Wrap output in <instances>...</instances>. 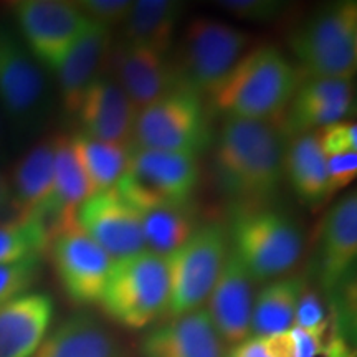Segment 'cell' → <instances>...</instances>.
Instances as JSON below:
<instances>
[{"mask_svg":"<svg viewBox=\"0 0 357 357\" xmlns=\"http://www.w3.org/2000/svg\"><path fill=\"white\" fill-rule=\"evenodd\" d=\"M288 141L278 123L223 119L212 142L220 190L240 207L270 202L284 182Z\"/></svg>","mask_w":357,"mask_h":357,"instance_id":"obj_1","label":"cell"},{"mask_svg":"<svg viewBox=\"0 0 357 357\" xmlns=\"http://www.w3.org/2000/svg\"><path fill=\"white\" fill-rule=\"evenodd\" d=\"M301 79L300 70L278 47L258 45L208 98V109L223 119L278 123Z\"/></svg>","mask_w":357,"mask_h":357,"instance_id":"obj_2","label":"cell"},{"mask_svg":"<svg viewBox=\"0 0 357 357\" xmlns=\"http://www.w3.org/2000/svg\"><path fill=\"white\" fill-rule=\"evenodd\" d=\"M288 50L305 78L354 77L357 68V3L333 2L289 30Z\"/></svg>","mask_w":357,"mask_h":357,"instance_id":"obj_3","label":"cell"},{"mask_svg":"<svg viewBox=\"0 0 357 357\" xmlns=\"http://www.w3.org/2000/svg\"><path fill=\"white\" fill-rule=\"evenodd\" d=\"M253 42L248 32L227 22L205 17L189 22L171 52L178 88L208 101Z\"/></svg>","mask_w":357,"mask_h":357,"instance_id":"obj_4","label":"cell"},{"mask_svg":"<svg viewBox=\"0 0 357 357\" xmlns=\"http://www.w3.org/2000/svg\"><path fill=\"white\" fill-rule=\"evenodd\" d=\"M230 248L255 283L287 276L303 255L305 240L298 223L266 205L240 207L231 220Z\"/></svg>","mask_w":357,"mask_h":357,"instance_id":"obj_5","label":"cell"},{"mask_svg":"<svg viewBox=\"0 0 357 357\" xmlns=\"http://www.w3.org/2000/svg\"><path fill=\"white\" fill-rule=\"evenodd\" d=\"M100 305L111 321L134 331L162 319L169 305L164 258L142 250L114 260Z\"/></svg>","mask_w":357,"mask_h":357,"instance_id":"obj_6","label":"cell"},{"mask_svg":"<svg viewBox=\"0 0 357 357\" xmlns=\"http://www.w3.org/2000/svg\"><path fill=\"white\" fill-rule=\"evenodd\" d=\"M213 142L207 101L177 88L137 111L131 144L199 158Z\"/></svg>","mask_w":357,"mask_h":357,"instance_id":"obj_7","label":"cell"},{"mask_svg":"<svg viewBox=\"0 0 357 357\" xmlns=\"http://www.w3.org/2000/svg\"><path fill=\"white\" fill-rule=\"evenodd\" d=\"M200 182L199 158L131 144L126 171L116 192L137 213L160 205L190 202Z\"/></svg>","mask_w":357,"mask_h":357,"instance_id":"obj_8","label":"cell"},{"mask_svg":"<svg viewBox=\"0 0 357 357\" xmlns=\"http://www.w3.org/2000/svg\"><path fill=\"white\" fill-rule=\"evenodd\" d=\"M230 252L229 230L202 223L190 238L164 258L169 280L167 318L204 307Z\"/></svg>","mask_w":357,"mask_h":357,"instance_id":"obj_9","label":"cell"},{"mask_svg":"<svg viewBox=\"0 0 357 357\" xmlns=\"http://www.w3.org/2000/svg\"><path fill=\"white\" fill-rule=\"evenodd\" d=\"M10 10L22 42L40 65L53 71L88 25L75 2L65 0H19L10 3Z\"/></svg>","mask_w":357,"mask_h":357,"instance_id":"obj_10","label":"cell"},{"mask_svg":"<svg viewBox=\"0 0 357 357\" xmlns=\"http://www.w3.org/2000/svg\"><path fill=\"white\" fill-rule=\"evenodd\" d=\"M47 102L42 65L10 26L0 24V106L13 124L32 128Z\"/></svg>","mask_w":357,"mask_h":357,"instance_id":"obj_11","label":"cell"},{"mask_svg":"<svg viewBox=\"0 0 357 357\" xmlns=\"http://www.w3.org/2000/svg\"><path fill=\"white\" fill-rule=\"evenodd\" d=\"M61 288L75 305H100L114 260L78 223L53 236L48 247Z\"/></svg>","mask_w":357,"mask_h":357,"instance_id":"obj_12","label":"cell"},{"mask_svg":"<svg viewBox=\"0 0 357 357\" xmlns=\"http://www.w3.org/2000/svg\"><path fill=\"white\" fill-rule=\"evenodd\" d=\"M77 223L113 260L146 250L139 213L114 187L84 200L77 212Z\"/></svg>","mask_w":357,"mask_h":357,"instance_id":"obj_13","label":"cell"},{"mask_svg":"<svg viewBox=\"0 0 357 357\" xmlns=\"http://www.w3.org/2000/svg\"><path fill=\"white\" fill-rule=\"evenodd\" d=\"M255 284L247 268L230 248L204 305L213 329L225 346H235L252 336Z\"/></svg>","mask_w":357,"mask_h":357,"instance_id":"obj_14","label":"cell"},{"mask_svg":"<svg viewBox=\"0 0 357 357\" xmlns=\"http://www.w3.org/2000/svg\"><path fill=\"white\" fill-rule=\"evenodd\" d=\"M106 73L124 89L137 111L178 88L171 55L114 42Z\"/></svg>","mask_w":357,"mask_h":357,"instance_id":"obj_15","label":"cell"},{"mask_svg":"<svg viewBox=\"0 0 357 357\" xmlns=\"http://www.w3.org/2000/svg\"><path fill=\"white\" fill-rule=\"evenodd\" d=\"M113 45V30L88 20L77 43L56 70L60 101L66 114L75 118L88 88L106 75Z\"/></svg>","mask_w":357,"mask_h":357,"instance_id":"obj_16","label":"cell"},{"mask_svg":"<svg viewBox=\"0 0 357 357\" xmlns=\"http://www.w3.org/2000/svg\"><path fill=\"white\" fill-rule=\"evenodd\" d=\"M79 131L98 141L131 144L137 108L124 89L108 73L96 79L84 93L77 111Z\"/></svg>","mask_w":357,"mask_h":357,"instance_id":"obj_17","label":"cell"},{"mask_svg":"<svg viewBox=\"0 0 357 357\" xmlns=\"http://www.w3.org/2000/svg\"><path fill=\"white\" fill-rule=\"evenodd\" d=\"M225 344L204 307L167 318L141 342L142 357H227Z\"/></svg>","mask_w":357,"mask_h":357,"instance_id":"obj_18","label":"cell"},{"mask_svg":"<svg viewBox=\"0 0 357 357\" xmlns=\"http://www.w3.org/2000/svg\"><path fill=\"white\" fill-rule=\"evenodd\" d=\"M91 197V187L75 154L70 136H53V192L37 220L43 223L50 240L58 231L77 223V212Z\"/></svg>","mask_w":357,"mask_h":357,"instance_id":"obj_19","label":"cell"},{"mask_svg":"<svg viewBox=\"0 0 357 357\" xmlns=\"http://www.w3.org/2000/svg\"><path fill=\"white\" fill-rule=\"evenodd\" d=\"M357 258V195L346 194L326 213L319 231L318 271L323 287L336 288Z\"/></svg>","mask_w":357,"mask_h":357,"instance_id":"obj_20","label":"cell"},{"mask_svg":"<svg viewBox=\"0 0 357 357\" xmlns=\"http://www.w3.org/2000/svg\"><path fill=\"white\" fill-rule=\"evenodd\" d=\"M55 303L30 291L0 306V357H33L50 331Z\"/></svg>","mask_w":357,"mask_h":357,"instance_id":"obj_21","label":"cell"},{"mask_svg":"<svg viewBox=\"0 0 357 357\" xmlns=\"http://www.w3.org/2000/svg\"><path fill=\"white\" fill-rule=\"evenodd\" d=\"M33 357H128V351L96 316L78 312L50 329Z\"/></svg>","mask_w":357,"mask_h":357,"instance_id":"obj_22","label":"cell"},{"mask_svg":"<svg viewBox=\"0 0 357 357\" xmlns=\"http://www.w3.org/2000/svg\"><path fill=\"white\" fill-rule=\"evenodd\" d=\"M8 181L17 220H37L53 192V136L30 147L17 160Z\"/></svg>","mask_w":357,"mask_h":357,"instance_id":"obj_23","label":"cell"},{"mask_svg":"<svg viewBox=\"0 0 357 357\" xmlns=\"http://www.w3.org/2000/svg\"><path fill=\"white\" fill-rule=\"evenodd\" d=\"M184 12V3L177 0H136L119 40L171 55Z\"/></svg>","mask_w":357,"mask_h":357,"instance_id":"obj_24","label":"cell"},{"mask_svg":"<svg viewBox=\"0 0 357 357\" xmlns=\"http://www.w3.org/2000/svg\"><path fill=\"white\" fill-rule=\"evenodd\" d=\"M316 132L288 141L284 153V178L303 202L318 205L329 197L328 162Z\"/></svg>","mask_w":357,"mask_h":357,"instance_id":"obj_25","label":"cell"},{"mask_svg":"<svg viewBox=\"0 0 357 357\" xmlns=\"http://www.w3.org/2000/svg\"><path fill=\"white\" fill-rule=\"evenodd\" d=\"M306 283L305 276L287 275L263 284L253 301L252 336L263 337L289 331Z\"/></svg>","mask_w":357,"mask_h":357,"instance_id":"obj_26","label":"cell"},{"mask_svg":"<svg viewBox=\"0 0 357 357\" xmlns=\"http://www.w3.org/2000/svg\"><path fill=\"white\" fill-rule=\"evenodd\" d=\"M139 217L146 250L162 258L171 255L202 225L192 200L149 208L141 212Z\"/></svg>","mask_w":357,"mask_h":357,"instance_id":"obj_27","label":"cell"},{"mask_svg":"<svg viewBox=\"0 0 357 357\" xmlns=\"http://www.w3.org/2000/svg\"><path fill=\"white\" fill-rule=\"evenodd\" d=\"M70 139L75 154L86 174L91 195L113 189L126 171L131 144L98 141L82 132L71 134Z\"/></svg>","mask_w":357,"mask_h":357,"instance_id":"obj_28","label":"cell"},{"mask_svg":"<svg viewBox=\"0 0 357 357\" xmlns=\"http://www.w3.org/2000/svg\"><path fill=\"white\" fill-rule=\"evenodd\" d=\"M50 235L38 220L0 222V265L43 258L50 247Z\"/></svg>","mask_w":357,"mask_h":357,"instance_id":"obj_29","label":"cell"},{"mask_svg":"<svg viewBox=\"0 0 357 357\" xmlns=\"http://www.w3.org/2000/svg\"><path fill=\"white\" fill-rule=\"evenodd\" d=\"M42 275V258L0 265V306L15 300L30 289Z\"/></svg>","mask_w":357,"mask_h":357,"instance_id":"obj_30","label":"cell"},{"mask_svg":"<svg viewBox=\"0 0 357 357\" xmlns=\"http://www.w3.org/2000/svg\"><path fill=\"white\" fill-rule=\"evenodd\" d=\"M215 6L235 19L253 24H271L288 8L283 0H218Z\"/></svg>","mask_w":357,"mask_h":357,"instance_id":"obj_31","label":"cell"},{"mask_svg":"<svg viewBox=\"0 0 357 357\" xmlns=\"http://www.w3.org/2000/svg\"><path fill=\"white\" fill-rule=\"evenodd\" d=\"M293 328L306 329V331L324 334L328 329V316L323 296L310 283L305 284L298 300L296 312H294Z\"/></svg>","mask_w":357,"mask_h":357,"instance_id":"obj_32","label":"cell"},{"mask_svg":"<svg viewBox=\"0 0 357 357\" xmlns=\"http://www.w3.org/2000/svg\"><path fill=\"white\" fill-rule=\"evenodd\" d=\"M75 6L89 22L113 30L114 26H121L126 22L132 2L131 0H78Z\"/></svg>","mask_w":357,"mask_h":357,"instance_id":"obj_33","label":"cell"},{"mask_svg":"<svg viewBox=\"0 0 357 357\" xmlns=\"http://www.w3.org/2000/svg\"><path fill=\"white\" fill-rule=\"evenodd\" d=\"M314 132L326 155L357 153V126L354 123L339 121Z\"/></svg>","mask_w":357,"mask_h":357,"instance_id":"obj_34","label":"cell"},{"mask_svg":"<svg viewBox=\"0 0 357 357\" xmlns=\"http://www.w3.org/2000/svg\"><path fill=\"white\" fill-rule=\"evenodd\" d=\"M227 357H287L283 333L273 336H250L238 344L231 346Z\"/></svg>","mask_w":357,"mask_h":357,"instance_id":"obj_35","label":"cell"},{"mask_svg":"<svg viewBox=\"0 0 357 357\" xmlns=\"http://www.w3.org/2000/svg\"><path fill=\"white\" fill-rule=\"evenodd\" d=\"M328 162L329 194L349 187L357 176V153H342L326 155Z\"/></svg>","mask_w":357,"mask_h":357,"instance_id":"obj_36","label":"cell"},{"mask_svg":"<svg viewBox=\"0 0 357 357\" xmlns=\"http://www.w3.org/2000/svg\"><path fill=\"white\" fill-rule=\"evenodd\" d=\"M288 334L289 357H319L324 354V334L291 328Z\"/></svg>","mask_w":357,"mask_h":357,"instance_id":"obj_37","label":"cell"},{"mask_svg":"<svg viewBox=\"0 0 357 357\" xmlns=\"http://www.w3.org/2000/svg\"><path fill=\"white\" fill-rule=\"evenodd\" d=\"M17 220L15 207H13V195L8 177L0 171V222Z\"/></svg>","mask_w":357,"mask_h":357,"instance_id":"obj_38","label":"cell"},{"mask_svg":"<svg viewBox=\"0 0 357 357\" xmlns=\"http://www.w3.org/2000/svg\"><path fill=\"white\" fill-rule=\"evenodd\" d=\"M0 144H2V123H0Z\"/></svg>","mask_w":357,"mask_h":357,"instance_id":"obj_39","label":"cell"},{"mask_svg":"<svg viewBox=\"0 0 357 357\" xmlns=\"http://www.w3.org/2000/svg\"><path fill=\"white\" fill-rule=\"evenodd\" d=\"M344 357H351V356H344Z\"/></svg>","mask_w":357,"mask_h":357,"instance_id":"obj_40","label":"cell"}]
</instances>
